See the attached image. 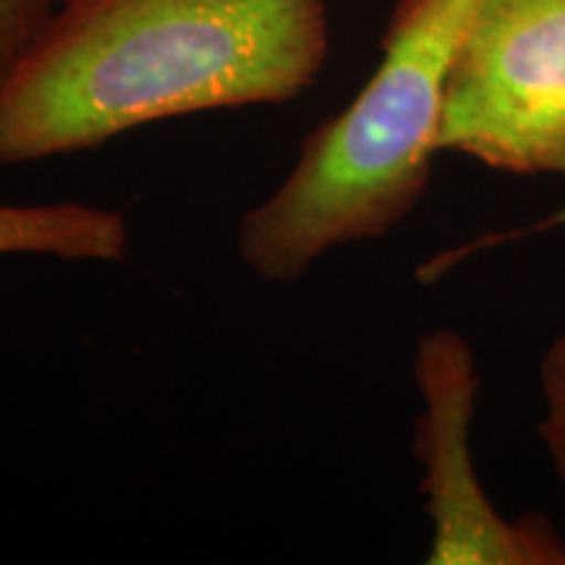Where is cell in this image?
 Segmentation results:
<instances>
[{"label": "cell", "instance_id": "obj_1", "mask_svg": "<svg viewBox=\"0 0 565 565\" xmlns=\"http://www.w3.org/2000/svg\"><path fill=\"white\" fill-rule=\"evenodd\" d=\"M328 53V0H58L0 79V166L95 150L166 118L296 100Z\"/></svg>", "mask_w": 565, "mask_h": 565}, {"label": "cell", "instance_id": "obj_5", "mask_svg": "<svg viewBox=\"0 0 565 565\" xmlns=\"http://www.w3.org/2000/svg\"><path fill=\"white\" fill-rule=\"evenodd\" d=\"M0 254H42L66 263H124L129 225L121 212L82 202H0Z\"/></svg>", "mask_w": 565, "mask_h": 565}, {"label": "cell", "instance_id": "obj_7", "mask_svg": "<svg viewBox=\"0 0 565 565\" xmlns=\"http://www.w3.org/2000/svg\"><path fill=\"white\" fill-rule=\"evenodd\" d=\"M58 0H0V79L47 24Z\"/></svg>", "mask_w": 565, "mask_h": 565}, {"label": "cell", "instance_id": "obj_3", "mask_svg": "<svg viewBox=\"0 0 565 565\" xmlns=\"http://www.w3.org/2000/svg\"><path fill=\"white\" fill-rule=\"evenodd\" d=\"M437 152L565 175V0H479L445 82Z\"/></svg>", "mask_w": 565, "mask_h": 565}, {"label": "cell", "instance_id": "obj_4", "mask_svg": "<svg viewBox=\"0 0 565 565\" xmlns=\"http://www.w3.org/2000/svg\"><path fill=\"white\" fill-rule=\"evenodd\" d=\"M422 395L414 456L433 524L429 565H565V540L545 515L505 519L487 498L471 458L479 366L471 345L450 328L424 333L414 353Z\"/></svg>", "mask_w": 565, "mask_h": 565}, {"label": "cell", "instance_id": "obj_6", "mask_svg": "<svg viewBox=\"0 0 565 565\" xmlns=\"http://www.w3.org/2000/svg\"><path fill=\"white\" fill-rule=\"evenodd\" d=\"M542 419L536 435L545 445L557 482L565 490V333L557 335L540 362Z\"/></svg>", "mask_w": 565, "mask_h": 565}, {"label": "cell", "instance_id": "obj_2", "mask_svg": "<svg viewBox=\"0 0 565 565\" xmlns=\"http://www.w3.org/2000/svg\"><path fill=\"white\" fill-rule=\"evenodd\" d=\"M479 0H395L377 68L301 139L291 173L238 221L236 249L265 282L398 228L427 192L445 82Z\"/></svg>", "mask_w": 565, "mask_h": 565}]
</instances>
